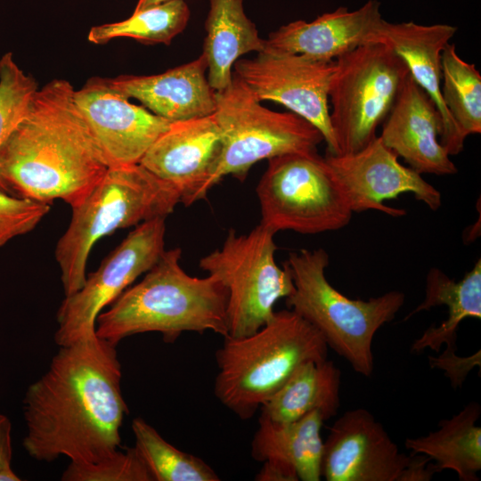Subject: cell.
<instances>
[{"label":"cell","mask_w":481,"mask_h":481,"mask_svg":"<svg viewBox=\"0 0 481 481\" xmlns=\"http://www.w3.org/2000/svg\"><path fill=\"white\" fill-rule=\"evenodd\" d=\"M480 350L474 355L461 357L456 355V350L444 351L438 356L428 357V364L431 368H436L443 371L446 377L450 379L453 388L462 387L468 374L471 370L481 363Z\"/></svg>","instance_id":"cell-32"},{"label":"cell","mask_w":481,"mask_h":481,"mask_svg":"<svg viewBox=\"0 0 481 481\" xmlns=\"http://www.w3.org/2000/svg\"><path fill=\"white\" fill-rule=\"evenodd\" d=\"M327 356L328 346L314 326L290 309L274 312L256 332L224 338L216 352L215 395L248 420L302 363Z\"/></svg>","instance_id":"cell-4"},{"label":"cell","mask_w":481,"mask_h":481,"mask_svg":"<svg viewBox=\"0 0 481 481\" xmlns=\"http://www.w3.org/2000/svg\"><path fill=\"white\" fill-rule=\"evenodd\" d=\"M324 420L319 412L289 422H275L259 416L251 441V456L257 461H271L292 469L298 480L322 478Z\"/></svg>","instance_id":"cell-21"},{"label":"cell","mask_w":481,"mask_h":481,"mask_svg":"<svg viewBox=\"0 0 481 481\" xmlns=\"http://www.w3.org/2000/svg\"><path fill=\"white\" fill-rule=\"evenodd\" d=\"M75 89L53 79L35 93L0 151V172L12 193L49 203L80 204L109 165L74 100Z\"/></svg>","instance_id":"cell-2"},{"label":"cell","mask_w":481,"mask_h":481,"mask_svg":"<svg viewBox=\"0 0 481 481\" xmlns=\"http://www.w3.org/2000/svg\"><path fill=\"white\" fill-rule=\"evenodd\" d=\"M74 100L110 167L139 164L172 123L129 102L110 78L91 77Z\"/></svg>","instance_id":"cell-14"},{"label":"cell","mask_w":481,"mask_h":481,"mask_svg":"<svg viewBox=\"0 0 481 481\" xmlns=\"http://www.w3.org/2000/svg\"><path fill=\"white\" fill-rule=\"evenodd\" d=\"M116 347L95 333L60 346L45 374L29 385L22 444L31 458L51 462L65 456L86 464L118 450L128 409Z\"/></svg>","instance_id":"cell-1"},{"label":"cell","mask_w":481,"mask_h":481,"mask_svg":"<svg viewBox=\"0 0 481 481\" xmlns=\"http://www.w3.org/2000/svg\"><path fill=\"white\" fill-rule=\"evenodd\" d=\"M203 53L196 60L150 76L120 75L111 84L127 98H135L153 114L170 122L212 115L216 91L210 86Z\"/></svg>","instance_id":"cell-19"},{"label":"cell","mask_w":481,"mask_h":481,"mask_svg":"<svg viewBox=\"0 0 481 481\" xmlns=\"http://www.w3.org/2000/svg\"><path fill=\"white\" fill-rule=\"evenodd\" d=\"M340 378V370L332 361H307L260 407V416L289 422L319 412L325 421L339 408Z\"/></svg>","instance_id":"cell-24"},{"label":"cell","mask_w":481,"mask_h":481,"mask_svg":"<svg viewBox=\"0 0 481 481\" xmlns=\"http://www.w3.org/2000/svg\"><path fill=\"white\" fill-rule=\"evenodd\" d=\"M381 19L377 0H369L355 11L340 6L311 22L296 20L282 25L268 35L265 47L318 61H334L365 44Z\"/></svg>","instance_id":"cell-20"},{"label":"cell","mask_w":481,"mask_h":481,"mask_svg":"<svg viewBox=\"0 0 481 481\" xmlns=\"http://www.w3.org/2000/svg\"><path fill=\"white\" fill-rule=\"evenodd\" d=\"M274 235L260 224L247 234L230 229L221 248L200 260L227 289V337L256 332L273 316L276 302L294 291L289 269L275 262Z\"/></svg>","instance_id":"cell-10"},{"label":"cell","mask_w":481,"mask_h":481,"mask_svg":"<svg viewBox=\"0 0 481 481\" xmlns=\"http://www.w3.org/2000/svg\"><path fill=\"white\" fill-rule=\"evenodd\" d=\"M191 10L184 0H169L145 9L134 11L120 21L104 23L90 29L87 39L103 45L118 37H130L145 44L169 45L187 26Z\"/></svg>","instance_id":"cell-26"},{"label":"cell","mask_w":481,"mask_h":481,"mask_svg":"<svg viewBox=\"0 0 481 481\" xmlns=\"http://www.w3.org/2000/svg\"><path fill=\"white\" fill-rule=\"evenodd\" d=\"M326 162L338 179L353 213L378 210L392 216L406 214L384 205V200L412 193L431 210L442 205V195L420 174L398 161V156L377 136L362 150L350 154H326Z\"/></svg>","instance_id":"cell-13"},{"label":"cell","mask_w":481,"mask_h":481,"mask_svg":"<svg viewBox=\"0 0 481 481\" xmlns=\"http://www.w3.org/2000/svg\"><path fill=\"white\" fill-rule=\"evenodd\" d=\"M169 0H138L136 6L134 11H139L145 9Z\"/></svg>","instance_id":"cell-37"},{"label":"cell","mask_w":481,"mask_h":481,"mask_svg":"<svg viewBox=\"0 0 481 481\" xmlns=\"http://www.w3.org/2000/svg\"><path fill=\"white\" fill-rule=\"evenodd\" d=\"M329 263V255L322 248L289 255L284 265L294 291L286 298L287 306L314 326L328 347L346 359L355 371L371 377L373 338L382 325L394 320L405 296L391 290L368 300L349 298L327 280Z\"/></svg>","instance_id":"cell-6"},{"label":"cell","mask_w":481,"mask_h":481,"mask_svg":"<svg viewBox=\"0 0 481 481\" xmlns=\"http://www.w3.org/2000/svg\"><path fill=\"white\" fill-rule=\"evenodd\" d=\"M334 61L264 47L249 59L233 64L238 77L259 101L279 102L314 125L327 144L326 154H338L330 123L329 86Z\"/></svg>","instance_id":"cell-12"},{"label":"cell","mask_w":481,"mask_h":481,"mask_svg":"<svg viewBox=\"0 0 481 481\" xmlns=\"http://www.w3.org/2000/svg\"><path fill=\"white\" fill-rule=\"evenodd\" d=\"M445 306L448 317L438 326H430L412 345V351L426 348L438 353L443 345L447 350H457V330L466 318L481 319V260L459 281L449 278L443 271L431 268L426 277L425 298L404 320L432 307Z\"/></svg>","instance_id":"cell-22"},{"label":"cell","mask_w":481,"mask_h":481,"mask_svg":"<svg viewBox=\"0 0 481 481\" xmlns=\"http://www.w3.org/2000/svg\"><path fill=\"white\" fill-rule=\"evenodd\" d=\"M165 219L157 217L136 225L86 276L77 291L65 296L57 312L54 333L59 346L94 334L102 309L158 261L165 250Z\"/></svg>","instance_id":"cell-11"},{"label":"cell","mask_w":481,"mask_h":481,"mask_svg":"<svg viewBox=\"0 0 481 481\" xmlns=\"http://www.w3.org/2000/svg\"><path fill=\"white\" fill-rule=\"evenodd\" d=\"M441 94L444 103L466 138L481 133V75L448 43L441 53Z\"/></svg>","instance_id":"cell-27"},{"label":"cell","mask_w":481,"mask_h":481,"mask_svg":"<svg viewBox=\"0 0 481 481\" xmlns=\"http://www.w3.org/2000/svg\"><path fill=\"white\" fill-rule=\"evenodd\" d=\"M256 192L260 224L274 233L317 234L341 229L352 218L344 188L318 152L268 159Z\"/></svg>","instance_id":"cell-8"},{"label":"cell","mask_w":481,"mask_h":481,"mask_svg":"<svg viewBox=\"0 0 481 481\" xmlns=\"http://www.w3.org/2000/svg\"><path fill=\"white\" fill-rule=\"evenodd\" d=\"M135 448L153 481H218L215 470L200 458L172 445L142 418L132 421Z\"/></svg>","instance_id":"cell-28"},{"label":"cell","mask_w":481,"mask_h":481,"mask_svg":"<svg viewBox=\"0 0 481 481\" xmlns=\"http://www.w3.org/2000/svg\"><path fill=\"white\" fill-rule=\"evenodd\" d=\"M408 75L402 57L380 43L363 44L335 60L328 95L338 154L356 152L378 136Z\"/></svg>","instance_id":"cell-7"},{"label":"cell","mask_w":481,"mask_h":481,"mask_svg":"<svg viewBox=\"0 0 481 481\" xmlns=\"http://www.w3.org/2000/svg\"><path fill=\"white\" fill-rule=\"evenodd\" d=\"M222 151L215 113L172 122L145 152L139 164L172 185L180 202L190 206L204 199Z\"/></svg>","instance_id":"cell-15"},{"label":"cell","mask_w":481,"mask_h":481,"mask_svg":"<svg viewBox=\"0 0 481 481\" xmlns=\"http://www.w3.org/2000/svg\"><path fill=\"white\" fill-rule=\"evenodd\" d=\"M480 404L469 403L450 419L438 422V428L427 436L407 438L404 445L412 453L431 459L436 472L451 469L461 481H477L481 470V427L476 422Z\"/></svg>","instance_id":"cell-25"},{"label":"cell","mask_w":481,"mask_h":481,"mask_svg":"<svg viewBox=\"0 0 481 481\" xmlns=\"http://www.w3.org/2000/svg\"><path fill=\"white\" fill-rule=\"evenodd\" d=\"M49 210L48 203L0 191V247L31 232Z\"/></svg>","instance_id":"cell-31"},{"label":"cell","mask_w":481,"mask_h":481,"mask_svg":"<svg viewBox=\"0 0 481 481\" xmlns=\"http://www.w3.org/2000/svg\"><path fill=\"white\" fill-rule=\"evenodd\" d=\"M437 109L409 74L384 120L381 142L419 174L450 175L457 173L440 143Z\"/></svg>","instance_id":"cell-18"},{"label":"cell","mask_w":481,"mask_h":481,"mask_svg":"<svg viewBox=\"0 0 481 481\" xmlns=\"http://www.w3.org/2000/svg\"><path fill=\"white\" fill-rule=\"evenodd\" d=\"M256 475L257 481H298L297 473L290 468L281 463L265 461Z\"/></svg>","instance_id":"cell-34"},{"label":"cell","mask_w":481,"mask_h":481,"mask_svg":"<svg viewBox=\"0 0 481 481\" xmlns=\"http://www.w3.org/2000/svg\"><path fill=\"white\" fill-rule=\"evenodd\" d=\"M20 478L13 472L12 468L0 469V481H20Z\"/></svg>","instance_id":"cell-36"},{"label":"cell","mask_w":481,"mask_h":481,"mask_svg":"<svg viewBox=\"0 0 481 481\" xmlns=\"http://www.w3.org/2000/svg\"><path fill=\"white\" fill-rule=\"evenodd\" d=\"M457 32L449 24L392 23L381 19L366 38L392 48L406 63L409 74L429 96L441 119L440 143L450 156L459 154L465 137L446 109L441 94V53Z\"/></svg>","instance_id":"cell-17"},{"label":"cell","mask_w":481,"mask_h":481,"mask_svg":"<svg viewBox=\"0 0 481 481\" xmlns=\"http://www.w3.org/2000/svg\"><path fill=\"white\" fill-rule=\"evenodd\" d=\"M38 89L35 78L17 64L12 53L0 59V151L6 139L26 115ZM0 191L13 194L0 172Z\"/></svg>","instance_id":"cell-29"},{"label":"cell","mask_w":481,"mask_h":481,"mask_svg":"<svg viewBox=\"0 0 481 481\" xmlns=\"http://www.w3.org/2000/svg\"><path fill=\"white\" fill-rule=\"evenodd\" d=\"M12 423L7 416L0 413V469L12 468Z\"/></svg>","instance_id":"cell-35"},{"label":"cell","mask_w":481,"mask_h":481,"mask_svg":"<svg viewBox=\"0 0 481 481\" xmlns=\"http://www.w3.org/2000/svg\"><path fill=\"white\" fill-rule=\"evenodd\" d=\"M181 256L180 248L164 250L138 283L99 314L96 336L116 346L127 337L151 331L159 332L166 343L185 331L227 337V289L213 275L188 274Z\"/></svg>","instance_id":"cell-3"},{"label":"cell","mask_w":481,"mask_h":481,"mask_svg":"<svg viewBox=\"0 0 481 481\" xmlns=\"http://www.w3.org/2000/svg\"><path fill=\"white\" fill-rule=\"evenodd\" d=\"M431 459L421 453H411L409 464L402 472L399 481H428L436 473Z\"/></svg>","instance_id":"cell-33"},{"label":"cell","mask_w":481,"mask_h":481,"mask_svg":"<svg viewBox=\"0 0 481 481\" xmlns=\"http://www.w3.org/2000/svg\"><path fill=\"white\" fill-rule=\"evenodd\" d=\"M260 102L234 74L226 88L216 92L222 151L210 189L228 175L243 181L262 159L318 152L324 139L314 125L294 112L273 111Z\"/></svg>","instance_id":"cell-9"},{"label":"cell","mask_w":481,"mask_h":481,"mask_svg":"<svg viewBox=\"0 0 481 481\" xmlns=\"http://www.w3.org/2000/svg\"><path fill=\"white\" fill-rule=\"evenodd\" d=\"M180 202L176 190L140 164L109 167L86 198L72 208L54 250L65 296L84 284L94 245L116 230L167 217Z\"/></svg>","instance_id":"cell-5"},{"label":"cell","mask_w":481,"mask_h":481,"mask_svg":"<svg viewBox=\"0 0 481 481\" xmlns=\"http://www.w3.org/2000/svg\"><path fill=\"white\" fill-rule=\"evenodd\" d=\"M243 1L209 0L202 53L208 62V81L216 92L231 84L233 64L241 55L257 53L265 47V39L245 14Z\"/></svg>","instance_id":"cell-23"},{"label":"cell","mask_w":481,"mask_h":481,"mask_svg":"<svg viewBox=\"0 0 481 481\" xmlns=\"http://www.w3.org/2000/svg\"><path fill=\"white\" fill-rule=\"evenodd\" d=\"M62 481H153L138 452L134 447L93 463L70 462Z\"/></svg>","instance_id":"cell-30"},{"label":"cell","mask_w":481,"mask_h":481,"mask_svg":"<svg viewBox=\"0 0 481 481\" xmlns=\"http://www.w3.org/2000/svg\"><path fill=\"white\" fill-rule=\"evenodd\" d=\"M410 460L369 411L357 408L330 428L322 477L327 481H399Z\"/></svg>","instance_id":"cell-16"}]
</instances>
